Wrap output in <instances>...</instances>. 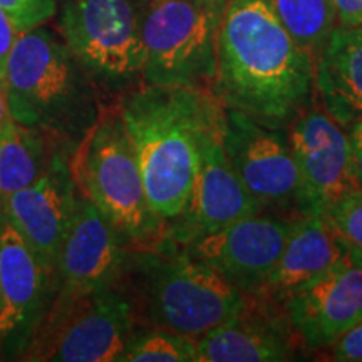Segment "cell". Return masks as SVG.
<instances>
[{"mask_svg": "<svg viewBox=\"0 0 362 362\" xmlns=\"http://www.w3.org/2000/svg\"><path fill=\"white\" fill-rule=\"evenodd\" d=\"M76 149L59 146L42 176L12 193L0 205L39 260L56 274V265L78 203V181L72 170Z\"/></svg>", "mask_w": 362, "mask_h": 362, "instance_id": "obj_13", "label": "cell"}, {"mask_svg": "<svg viewBox=\"0 0 362 362\" xmlns=\"http://www.w3.org/2000/svg\"><path fill=\"white\" fill-rule=\"evenodd\" d=\"M19 34L21 33L17 30V27L13 25V22L8 19L7 13L0 8V81H2L8 54H11Z\"/></svg>", "mask_w": 362, "mask_h": 362, "instance_id": "obj_26", "label": "cell"}, {"mask_svg": "<svg viewBox=\"0 0 362 362\" xmlns=\"http://www.w3.org/2000/svg\"><path fill=\"white\" fill-rule=\"evenodd\" d=\"M59 146L62 144L42 131L13 124L0 139V205L12 193L35 183Z\"/></svg>", "mask_w": 362, "mask_h": 362, "instance_id": "obj_20", "label": "cell"}, {"mask_svg": "<svg viewBox=\"0 0 362 362\" xmlns=\"http://www.w3.org/2000/svg\"><path fill=\"white\" fill-rule=\"evenodd\" d=\"M214 94L262 124L287 128L310 104L315 57L265 0H228L218 29Z\"/></svg>", "mask_w": 362, "mask_h": 362, "instance_id": "obj_1", "label": "cell"}, {"mask_svg": "<svg viewBox=\"0 0 362 362\" xmlns=\"http://www.w3.org/2000/svg\"><path fill=\"white\" fill-rule=\"evenodd\" d=\"M194 337L166 329L136 330L121 362H197Z\"/></svg>", "mask_w": 362, "mask_h": 362, "instance_id": "obj_22", "label": "cell"}, {"mask_svg": "<svg viewBox=\"0 0 362 362\" xmlns=\"http://www.w3.org/2000/svg\"><path fill=\"white\" fill-rule=\"evenodd\" d=\"M12 119L78 149L101 117L98 88L64 40L42 25L21 33L2 76Z\"/></svg>", "mask_w": 362, "mask_h": 362, "instance_id": "obj_3", "label": "cell"}, {"mask_svg": "<svg viewBox=\"0 0 362 362\" xmlns=\"http://www.w3.org/2000/svg\"><path fill=\"white\" fill-rule=\"evenodd\" d=\"M349 250L351 245L337 233L327 215H298L277 267L253 296L275 305L284 304L296 288L332 269Z\"/></svg>", "mask_w": 362, "mask_h": 362, "instance_id": "obj_17", "label": "cell"}, {"mask_svg": "<svg viewBox=\"0 0 362 362\" xmlns=\"http://www.w3.org/2000/svg\"><path fill=\"white\" fill-rule=\"evenodd\" d=\"M293 220L260 211L178 245L210 265L245 296H253L277 267Z\"/></svg>", "mask_w": 362, "mask_h": 362, "instance_id": "obj_11", "label": "cell"}, {"mask_svg": "<svg viewBox=\"0 0 362 362\" xmlns=\"http://www.w3.org/2000/svg\"><path fill=\"white\" fill-rule=\"evenodd\" d=\"M136 330L133 302L123 287L54 293L24 361L121 362Z\"/></svg>", "mask_w": 362, "mask_h": 362, "instance_id": "obj_8", "label": "cell"}, {"mask_svg": "<svg viewBox=\"0 0 362 362\" xmlns=\"http://www.w3.org/2000/svg\"><path fill=\"white\" fill-rule=\"evenodd\" d=\"M126 277L149 324L189 337L205 336L247 304L240 288L165 235L131 252Z\"/></svg>", "mask_w": 362, "mask_h": 362, "instance_id": "obj_4", "label": "cell"}, {"mask_svg": "<svg viewBox=\"0 0 362 362\" xmlns=\"http://www.w3.org/2000/svg\"><path fill=\"white\" fill-rule=\"evenodd\" d=\"M329 347L332 361L362 362V319Z\"/></svg>", "mask_w": 362, "mask_h": 362, "instance_id": "obj_25", "label": "cell"}, {"mask_svg": "<svg viewBox=\"0 0 362 362\" xmlns=\"http://www.w3.org/2000/svg\"><path fill=\"white\" fill-rule=\"evenodd\" d=\"M223 11L187 0H146L141 22L143 84L214 90Z\"/></svg>", "mask_w": 362, "mask_h": 362, "instance_id": "obj_7", "label": "cell"}, {"mask_svg": "<svg viewBox=\"0 0 362 362\" xmlns=\"http://www.w3.org/2000/svg\"><path fill=\"white\" fill-rule=\"evenodd\" d=\"M265 305L259 312L247 302L233 319L198 337L197 362L292 361L296 349L291 330L282 317L272 314L275 304L265 300Z\"/></svg>", "mask_w": 362, "mask_h": 362, "instance_id": "obj_18", "label": "cell"}, {"mask_svg": "<svg viewBox=\"0 0 362 362\" xmlns=\"http://www.w3.org/2000/svg\"><path fill=\"white\" fill-rule=\"evenodd\" d=\"M13 124H16V121L12 119L11 111H8L6 93H4L2 81H0V139H2L4 136H6L8 131L12 129Z\"/></svg>", "mask_w": 362, "mask_h": 362, "instance_id": "obj_29", "label": "cell"}, {"mask_svg": "<svg viewBox=\"0 0 362 362\" xmlns=\"http://www.w3.org/2000/svg\"><path fill=\"white\" fill-rule=\"evenodd\" d=\"M314 88L339 124L362 117V25H336L315 56Z\"/></svg>", "mask_w": 362, "mask_h": 362, "instance_id": "obj_19", "label": "cell"}, {"mask_svg": "<svg viewBox=\"0 0 362 362\" xmlns=\"http://www.w3.org/2000/svg\"><path fill=\"white\" fill-rule=\"evenodd\" d=\"M346 133L351 144L352 168H354L357 185L362 189V117L346 126Z\"/></svg>", "mask_w": 362, "mask_h": 362, "instance_id": "obj_28", "label": "cell"}, {"mask_svg": "<svg viewBox=\"0 0 362 362\" xmlns=\"http://www.w3.org/2000/svg\"><path fill=\"white\" fill-rule=\"evenodd\" d=\"M0 8L7 13L19 33H25L56 16L57 0H0Z\"/></svg>", "mask_w": 362, "mask_h": 362, "instance_id": "obj_24", "label": "cell"}, {"mask_svg": "<svg viewBox=\"0 0 362 362\" xmlns=\"http://www.w3.org/2000/svg\"><path fill=\"white\" fill-rule=\"evenodd\" d=\"M223 112V148L243 187L264 211L300 215V178L284 128L262 124L232 107Z\"/></svg>", "mask_w": 362, "mask_h": 362, "instance_id": "obj_9", "label": "cell"}, {"mask_svg": "<svg viewBox=\"0 0 362 362\" xmlns=\"http://www.w3.org/2000/svg\"><path fill=\"white\" fill-rule=\"evenodd\" d=\"M146 0H57L59 30L94 86L126 94L143 83Z\"/></svg>", "mask_w": 362, "mask_h": 362, "instance_id": "obj_6", "label": "cell"}, {"mask_svg": "<svg viewBox=\"0 0 362 362\" xmlns=\"http://www.w3.org/2000/svg\"><path fill=\"white\" fill-rule=\"evenodd\" d=\"M287 33L317 56L324 47L334 27L336 11L330 0H265Z\"/></svg>", "mask_w": 362, "mask_h": 362, "instance_id": "obj_21", "label": "cell"}, {"mask_svg": "<svg viewBox=\"0 0 362 362\" xmlns=\"http://www.w3.org/2000/svg\"><path fill=\"white\" fill-rule=\"evenodd\" d=\"M76 181L86 198L128 243L149 245L163 233V223L149 205L134 148L119 110L101 117L76 149Z\"/></svg>", "mask_w": 362, "mask_h": 362, "instance_id": "obj_5", "label": "cell"}, {"mask_svg": "<svg viewBox=\"0 0 362 362\" xmlns=\"http://www.w3.org/2000/svg\"><path fill=\"white\" fill-rule=\"evenodd\" d=\"M223 110L208 89L143 84L123 94L121 119L138 158L149 205L163 228L187 206L202 141L223 123Z\"/></svg>", "mask_w": 362, "mask_h": 362, "instance_id": "obj_2", "label": "cell"}, {"mask_svg": "<svg viewBox=\"0 0 362 362\" xmlns=\"http://www.w3.org/2000/svg\"><path fill=\"white\" fill-rule=\"evenodd\" d=\"M260 211L264 208L248 193L230 165L223 148L221 123L202 141L197 178L187 206L163 228L161 235L176 243H187Z\"/></svg>", "mask_w": 362, "mask_h": 362, "instance_id": "obj_15", "label": "cell"}, {"mask_svg": "<svg viewBox=\"0 0 362 362\" xmlns=\"http://www.w3.org/2000/svg\"><path fill=\"white\" fill-rule=\"evenodd\" d=\"M54 292L52 272L0 214V361L24 359Z\"/></svg>", "mask_w": 362, "mask_h": 362, "instance_id": "obj_10", "label": "cell"}, {"mask_svg": "<svg viewBox=\"0 0 362 362\" xmlns=\"http://www.w3.org/2000/svg\"><path fill=\"white\" fill-rule=\"evenodd\" d=\"M128 242L94 203L79 197L54 274L56 292L84 296L123 287L129 269Z\"/></svg>", "mask_w": 362, "mask_h": 362, "instance_id": "obj_14", "label": "cell"}, {"mask_svg": "<svg viewBox=\"0 0 362 362\" xmlns=\"http://www.w3.org/2000/svg\"><path fill=\"white\" fill-rule=\"evenodd\" d=\"M330 4L336 11L337 25H362V0H330Z\"/></svg>", "mask_w": 362, "mask_h": 362, "instance_id": "obj_27", "label": "cell"}, {"mask_svg": "<svg viewBox=\"0 0 362 362\" xmlns=\"http://www.w3.org/2000/svg\"><path fill=\"white\" fill-rule=\"evenodd\" d=\"M337 233L362 253V189L356 188L334 202L325 211Z\"/></svg>", "mask_w": 362, "mask_h": 362, "instance_id": "obj_23", "label": "cell"}, {"mask_svg": "<svg viewBox=\"0 0 362 362\" xmlns=\"http://www.w3.org/2000/svg\"><path fill=\"white\" fill-rule=\"evenodd\" d=\"M284 307L307 349L332 346L362 319V253L351 247L332 269L296 288Z\"/></svg>", "mask_w": 362, "mask_h": 362, "instance_id": "obj_16", "label": "cell"}, {"mask_svg": "<svg viewBox=\"0 0 362 362\" xmlns=\"http://www.w3.org/2000/svg\"><path fill=\"white\" fill-rule=\"evenodd\" d=\"M287 128L300 178V215L325 214L334 202L359 188L346 128L327 111L309 104Z\"/></svg>", "mask_w": 362, "mask_h": 362, "instance_id": "obj_12", "label": "cell"}, {"mask_svg": "<svg viewBox=\"0 0 362 362\" xmlns=\"http://www.w3.org/2000/svg\"><path fill=\"white\" fill-rule=\"evenodd\" d=\"M187 2H198V4H206V6L226 7V4H228V0H187Z\"/></svg>", "mask_w": 362, "mask_h": 362, "instance_id": "obj_30", "label": "cell"}]
</instances>
